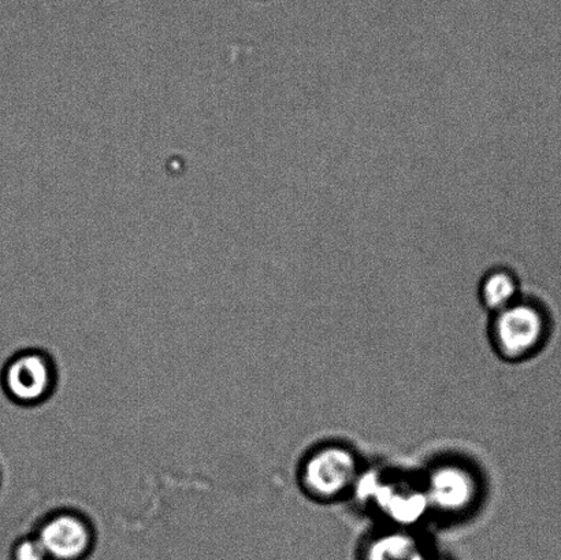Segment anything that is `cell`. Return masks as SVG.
<instances>
[{"instance_id": "cell-3", "label": "cell", "mask_w": 561, "mask_h": 560, "mask_svg": "<svg viewBox=\"0 0 561 560\" xmlns=\"http://www.w3.org/2000/svg\"><path fill=\"white\" fill-rule=\"evenodd\" d=\"M426 482L428 508L449 517L470 513L480 499V480L469 466L460 462L437 465Z\"/></svg>"}, {"instance_id": "cell-2", "label": "cell", "mask_w": 561, "mask_h": 560, "mask_svg": "<svg viewBox=\"0 0 561 560\" xmlns=\"http://www.w3.org/2000/svg\"><path fill=\"white\" fill-rule=\"evenodd\" d=\"M301 490L312 501H340L360 481V462L354 449L332 443L312 449L299 471Z\"/></svg>"}, {"instance_id": "cell-6", "label": "cell", "mask_w": 561, "mask_h": 560, "mask_svg": "<svg viewBox=\"0 0 561 560\" xmlns=\"http://www.w3.org/2000/svg\"><path fill=\"white\" fill-rule=\"evenodd\" d=\"M478 298H480L483 309L491 312L492 316L507 309L508 306L522 298L518 276L508 267L491 268L481 278Z\"/></svg>"}, {"instance_id": "cell-1", "label": "cell", "mask_w": 561, "mask_h": 560, "mask_svg": "<svg viewBox=\"0 0 561 560\" xmlns=\"http://www.w3.org/2000/svg\"><path fill=\"white\" fill-rule=\"evenodd\" d=\"M489 333L500 358L507 362L530 359L547 343L548 316L537 301L520 298L492 316Z\"/></svg>"}, {"instance_id": "cell-5", "label": "cell", "mask_w": 561, "mask_h": 560, "mask_svg": "<svg viewBox=\"0 0 561 560\" xmlns=\"http://www.w3.org/2000/svg\"><path fill=\"white\" fill-rule=\"evenodd\" d=\"M57 384L54 362L41 351L15 356L4 372V388L15 403L37 405L51 397Z\"/></svg>"}, {"instance_id": "cell-8", "label": "cell", "mask_w": 561, "mask_h": 560, "mask_svg": "<svg viewBox=\"0 0 561 560\" xmlns=\"http://www.w3.org/2000/svg\"><path fill=\"white\" fill-rule=\"evenodd\" d=\"M414 536L409 534H390L378 536L367 547L366 560H426Z\"/></svg>"}, {"instance_id": "cell-4", "label": "cell", "mask_w": 561, "mask_h": 560, "mask_svg": "<svg viewBox=\"0 0 561 560\" xmlns=\"http://www.w3.org/2000/svg\"><path fill=\"white\" fill-rule=\"evenodd\" d=\"M35 536L48 560H88L95 550L96 537L90 521L75 512L48 515Z\"/></svg>"}, {"instance_id": "cell-7", "label": "cell", "mask_w": 561, "mask_h": 560, "mask_svg": "<svg viewBox=\"0 0 561 560\" xmlns=\"http://www.w3.org/2000/svg\"><path fill=\"white\" fill-rule=\"evenodd\" d=\"M377 498L378 506L398 523L411 524L422 515L423 510L428 508L425 490L407 492L385 487L383 490H378Z\"/></svg>"}, {"instance_id": "cell-9", "label": "cell", "mask_w": 561, "mask_h": 560, "mask_svg": "<svg viewBox=\"0 0 561 560\" xmlns=\"http://www.w3.org/2000/svg\"><path fill=\"white\" fill-rule=\"evenodd\" d=\"M9 560H48L41 541L35 535L22 537L11 547Z\"/></svg>"}]
</instances>
